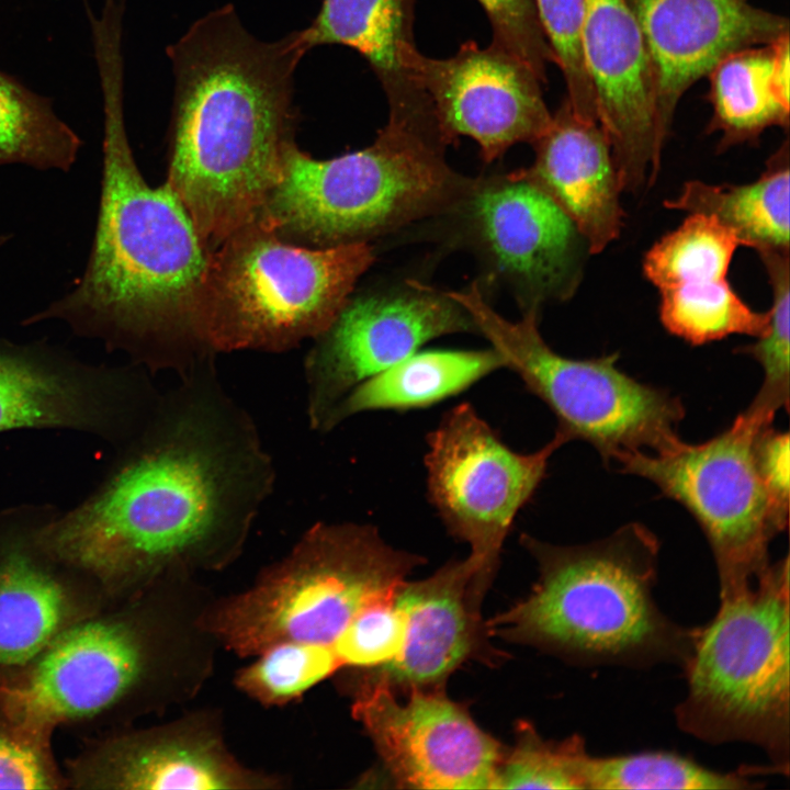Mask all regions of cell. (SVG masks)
Segmentation results:
<instances>
[{
	"label": "cell",
	"instance_id": "6da1fadb",
	"mask_svg": "<svg viewBox=\"0 0 790 790\" xmlns=\"http://www.w3.org/2000/svg\"><path fill=\"white\" fill-rule=\"evenodd\" d=\"M114 451L87 496L38 531L56 561L108 585L226 564L273 492L272 458L214 360L180 374Z\"/></svg>",
	"mask_w": 790,
	"mask_h": 790
},
{
	"label": "cell",
	"instance_id": "7a4b0ae2",
	"mask_svg": "<svg viewBox=\"0 0 790 790\" xmlns=\"http://www.w3.org/2000/svg\"><path fill=\"white\" fill-rule=\"evenodd\" d=\"M104 101L103 180L93 249L78 286L32 320L61 318L126 352L149 373L178 375L214 359L198 325L211 251L170 185L151 188L124 122V60L97 59Z\"/></svg>",
	"mask_w": 790,
	"mask_h": 790
},
{
	"label": "cell",
	"instance_id": "3957f363",
	"mask_svg": "<svg viewBox=\"0 0 790 790\" xmlns=\"http://www.w3.org/2000/svg\"><path fill=\"white\" fill-rule=\"evenodd\" d=\"M300 31L263 42L226 4L167 48L174 75L167 183L210 251L252 222L294 139Z\"/></svg>",
	"mask_w": 790,
	"mask_h": 790
},
{
	"label": "cell",
	"instance_id": "277c9868",
	"mask_svg": "<svg viewBox=\"0 0 790 790\" xmlns=\"http://www.w3.org/2000/svg\"><path fill=\"white\" fill-rule=\"evenodd\" d=\"M520 540L538 562L539 579L524 600L488 623L495 632L583 667L685 666L696 628L673 621L656 603L661 543L647 527L630 522L577 545Z\"/></svg>",
	"mask_w": 790,
	"mask_h": 790
},
{
	"label": "cell",
	"instance_id": "5b68a950",
	"mask_svg": "<svg viewBox=\"0 0 790 790\" xmlns=\"http://www.w3.org/2000/svg\"><path fill=\"white\" fill-rule=\"evenodd\" d=\"M438 125L388 117L369 147L328 160L295 140L256 219L280 238L327 248L439 211L469 188L448 167Z\"/></svg>",
	"mask_w": 790,
	"mask_h": 790
},
{
	"label": "cell",
	"instance_id": "8992f818",
	"mask_svg": "<svg viewBox=\"0 0 790 790\" xmlns=\"http://www.w3.org/2000/svg\"><path fill=\"white\" fill-rule=\"evenodd\" d=\"M422 563L371 524L318 522L255 586L219 606L206 625L229 650L257 656L292 643L332 675L335 650L359 614L395 595Z\"/></svg>",
	"mask_w": 790,
	"mask_h": 790
},
{
	"label": "cell",
	"instance_id": "52a82bcc",
	"mask_svg": "<svg viewBox=\"0 0 790 790\" xmlns=\"http://www.w3.org/2000/svg\"><path fill=\"white\" fill-rule=\"evenodd\" d=\"M789 555L748 587L719 597L715 616L696 628L681 668L678 727L704 743L759 747L776 774L789 775Z\"/></svg>",
	"mask_w": 790,
	"mask_h": 790
},
{
	"label": "cell",
	"instance_id": "ba28073f",
	"mask_svg": "<svg viewBox=\"0 0 790 790\" xmlns=\"http://www.w3.org/2000/svg\"><path fill=\"white\" fill-rule=\"evenodd\" d=\"M373 258L365 241L311 248L253 219L211 251L200 336L213 354L290 350L329 327Z\"/></svg>",
	"mask_w": 790,
	"mask_h": 790
},
{
	"label": "cell",
	"instance_id": "9c48e42d",
	"mask_svg": "<svg viewBox=\"0 0 790 790\" xmlns=\"http://www.w3.org/2000/svg\"><path fill=\"white\" fill-rule=\"evenodd\" d=\"M447 295L465 309L505 368L548 405L557 420L555 432L566 442L586 441L611 464L628 453H661L684 441L678 432L685 417L681 399L622 371L619 353L561 356L542 338L535 306L510 321L486 303L476 284Z\"/></svg>",
	"mask_w": 790,
	"mask_h": 790
},
{
	"label": "cell",
	"instance_id": "30bf717a",
	"mask_svg": "<svg viewBox=\"0 0 790 790\" xmlns=\"http://www.w3.org/2000/svg\"><path fill=\"white\" fill-rule=\"evenodd\" d=\"M766 426L742 411L707 441H682L661 453L632 452L616 462L621 472L653 483L698 522L714 558L719 597L755 582L771 563V541L788 527L789 509L774 499L755 460L754 440Z\"/></svg>",
	"mask_w": 790,
	"mask_h": 790
},
{
	"label": "cell",
	"instance_id": "8fae6325",
	"mask_svg": "<svg viewBox=\"0 0 790 790\" xmlns=\"http://www.w3.org/2000/svg\"><path fill=\"white\" fill-rule=\"evenodd\" d=\"M427 490L449 533L471 546L487 587L519 510L543 481L558 433L531 453L511 450L469 403L442 417L427 437Z\"/></svg>",
	"mask_w": 790,
	"mask_h": 790
},
{
	"label": "cell",
	"instance_id": "7c38bea8",
	"mask_svg": "<svg viewBox=\"0 0 790 790\" xmlns=\"http://www.w3.org/2000/svg\"><path fill=\"white\" fill-rule=\"evenodd\" d=\"M161 391L138 365H94L38 347L0 342V433L69 430L114 450L153 415Z\"/></svg>",
	"mask_w": 790,
	"mask_h": 790
},
{
	"label": "cell",
	"instance_id": "4fadbf2b",
	"mask_svg": "<svg viewBox=\"0 0 790 790\" xmlns=\"http://www.w3.org/2000/svg\"><path fill=\"white\" fill-rule=\"evenodd\" d=\"M476 331L470 315L447 293L418 285L410 292L347 300L314 338L304 360L306 415L323 432L337 404L358 384L449 334Z\"/></svg>",
	"mask_w": 790,
	"mask_h": 790
},
{
	"label": "cell",
	"instance_id": "5bb4252c",
	"mask_svg": "<svg viewBox=\"0 0 790 790\" xmlns=\"http://www.w3.org/2000/svg\"><path fill=\"white\" fill-rule=\"evenodd\" d=\"M409 691L402 704L386 684L361 682L352 706L399 787L497 789L500 744L443 693Z\"/></svg>",
	"mask_w": 790,
	"mask_h": 790
},
{
	"label": "cell",
	"instance_id": "9a60e30c",
	"mask_svg": "<svg viewBox=\"0 0 790 790\" xmlns=\"http://www.w3.org/2000/svg\"><path fill=\"white\" fill-rule=\"evenodd\" d=\"M405 67L428 95L445 143L469 136L486 161L517 143L533 144L552 123L538 76L492 44L482 48L467 41L448 58L415 47Z\"/></svg>",
	"mask_w": 790,
	"mask_h": 790
},
{
	"label": "cell",
	"instance_id": "2e32d148",
	"mask_svg": "<svg viewBox=\"0 0 790 790\" xmlns=\"http://www.w3.org/2000/svg\"><path fill=\"white\" fill-rule=\"evenodd\" d=\"M583 52L623 190L652 184L666 136L646 43L628 0H584Z\"/></svg>",
	"mask_w": 790,
	"mask_h": 790
},
{
	"label": "cell",
	"instance_id": "e0dca14e",
	"mask_svg": "<svg viewBox=\"0 0 790 790\" xmlns=\"http://www.w3.org/2000/svg\"><path fill=\"white\" fill-rule=\"evenodd\" d=\"M33 661L3 696L14 720L41 727L114 704L144 675L148 647L132 622L104 619L61 631Z\"/></svg>",
	"mask_w": 790,
	"mask_h": 790
},
{
	"label": "cell",
	"instance_id": "ac0fdd59",
	"mask_svg": "<svg viewBox=\"0 0 790 790\" xmlns=\"http://www.w3.org/2000/svg\"><path fill=\"white\" fill-rule=\"evenodd\" d=\"M740 246L713 217L692 213L650 248L643 273L659 292L666 330L695 346L765 331L768 313L752 309L727 280Z\"/></svg>",
	"mask_w": 790,
	"mask_h": 790
},
{
	"label": "cell",
	"instance_id": "d6986e66",
	"mask_svg": "<svg viewBox=\"0 0 790 790\" xmlns=\"http://www.w3.org/2000/svg\"><path fill=\"white\" fill-rule=\"evenodd\" d=\"M655 78L659 126L667 137L682 94L730 54L789 34L786 16L749 0H628Z\"/></svg>",
	"mask_w": 790,
	"mask_h": 790
},
{
	"label": "cell",
	"instance_id": "ffe728a7",
	"mask_svg": "<svg viewBox=\"0 0 790 790\" xmlns=\"http://www.w3.org/2000/svg\"><path fill=\"white\" fill-rule=\"evenodd\" d=\"M483 590L470 556L426 579L405 580L395 596L406 622L403 646L391 662L368 669L362 682L380 681L391 689L438 685L476 647Z\"/></svg>",
	"mask_w": 790,
	"mask_h": 790
},
{
	"label": "cell",
	"instance_id": "44dd1931",
	"mask_svg": "<svg viewBox=\"0 0 790 790\" xmlns=\"http://www.w3.org/2000/svg\"><path fill=\"white\" fill-rule=\"evenodd\" d=\"M506 179L483 188L475 198L485 242L499 267L538 297L569 296L588 251L584 238L546 193L526 180Z\"/></svg>",
	"mask_w": 790,
	"mask_h": 790
},
{
	"label": "cell",
	"instance_id": "7402d4cb",
	"mask_svg": "<svg viewBox=\"0 0 790 790\" xmlns=\"http://www.w3.org/2000/svg\"><path fill=\"white\" fill-rule=\"evenodd\" d=\"M532 145L533 165L508 177L546 193L572 219L589 253L601 252L619 237L624 218L623 187L602 127L577 115L565 98Z\"/></svg>",
	"mask_w": 790,
	"mask_h": 790
},
{
	"label": "cell",
	"instance_id": "603a6c76",
	"mask_svg": "<svg viewBox=\"0 0 790 790\" xmlns=\"http://www.w3.org/2000/svg\"><path fill=\"white\" fill-rule=\"evenodd\" d=\"M56 510L34 503L0 510V665L33 661L67 619L66 587L38 541L42 524Z\"/></svg>",
	"mask_w": 790,
	"mask_h": 790
},
{
	"label": "cell",
	"instance_id": "cb8c5ba5",
	"mask_svg": "<svg viewBox=\"0 0 790 790\" xmlns=\"http://www.w3.org/2000/svg\"><path fill=\"white\" fill-rule=\"evenodd\" d=\"M94 781L115 789H253L273 787L240 766L208 729L180 724L123 740L100 761Z\"/></svg>",
	"mask_w": 790,
	"mask_h": 790
},
{
	"label": "cell",
	"instance_id": "d4e9b609",
	"mask_svg": "<svg viewBox=\"0 0 790 790\" xmlns=\"http://www.w3.org/2000/svg\"><path fill=\"white\" fill-rule=\"evenodd\" d=\"M416 0H323L312 24L300 31L309 50L343 45L365 58L388 103V117L428 120L435 116L426 92L405 67L416 47Z\"/></svg>",
	"mask_w": 790,
	"mask_h": 790
},
{
	"label": "cell",
	"instance_id": "484cf974",
	"mask_svg": "<svg viewBox=\"0 0 790 790\" xmlns=\"http://www.w3.org/2000/svg\"><path fill=\"white\" fill-rule=\"evenodd\" d=\"M712 117L708 133L721 132L719 149L757 140L769 127L789 125V34L723 58L708 75Z\"/></svg>",
	"mask_w": 790,
	"mask_h": 790
},
{
	"label": "cell",
	"instance_id": "4316f807",
	"mask_svg": "<svg viewBox=\"0 0 790 790\" xmlns=\"http://www.w3.org/2000/svg\"><path fill=\"white\" fill-rule=\"evenodd\" d=\"M504 368L494 348L416 351L353 387L332 409L323 433L357 414L432 406Z\"/></svg>",
	"mask_w": 790,
	"mask_h": 790
},
{
	"label": "cell",
	"instance_id": "83f0119b",
	"mask_svg": "<svg viewBox=\"0 0 790 790\" xmlns=\"http://www.w3.org/2000/svg\"><path fill=\"white\" fill-rule=\"evenodd\" d=\"M789 143L769 158L759 178L746 184H710L691 180L665 201L670 210L713 217L741 246L757 252L789 249Z\"/></svg>",
	"mask_w": 790,
	"mask_h": 790
},
{
	"label": "cell",
	"instance_id": "f1b7e54d",
	"mask_svg": "<svg viewBox=\"0 0 790 790\" xmlns=\"http://www.w3.org/2000/svg\"><path fill=\"white\" fill-rule=\"evenodd\" d=\"M770 767L744 766L736 771H718L690 757L670 752H641L585 757V789H725L764 787L756 776Z\"/></svg>",
	"mask_w": 790,
	"mask_h": 790
},
{
	"label": "cell",
	"instance_id": "f546056e",
	"mask_svg": "<svg viewBox=\"0 0 790 790\" xmlns=\"http://www.w3.org/2000/svg\"><path fill=\"white\" fill-rule=\"evenodd\" d=\"M79 146L43 98L0 72V165L68 169Z\"/></svg>",
	"mask_w": 790,
	"mask_h": 790
},
{
	"label": "cell",
	"instance_id": "4dcf8cb0",
	"mask_svg": "<svg viewBox=\"0 0 790 790\" xmlns=\"http://www.w3.org/2000/svg\"><path fill=\"white\" fill-rule=\"evenodd\" d=\"M767 272L772 302L765 331L754 343L738 348L752 357L764 372L763 383L745 409L758 419L772 424L780 409L789 407V249H766L757 252Z\"/></svg>",
	"mask_w": 790,
	"mask_h": 790
},
{
	"label": "cell",
	"instance_id": "1f68e13d",
	"mask_svg": "<svg viewBox=\"0 0 790 790\" xmlns=\"http://www.w3.org/2000/svg\"><path fill=\"white\" fill-rule=\"evenodd\" d=\"M587 754L580 735L546 741L522 722L515 747L500 764L497 789H585L583 766Z\"/></svg>",
	"mask_w": 790,
	"mask_h": 790
},
{
	"label": "cell",
	"instance_id": "d6a6232c",
	"mask_svg": "<svg viewBox=\"0 0 790 790\" xmlns=\"http://www.w3.org/2000/svg\"><path fill=\"white\" fill-rule=\"evenodd\" d=\"M534 3L566 83V100L577 115L598 122L596 94L583 52L584 0H534Z\"/></svg>",
	"mask_w": 790,
	"mask_h": 790
},
{
	"label": "cell",
	"instance_id": "836d02e7",
	"mask_svg": "<svg viewBox=\"0 0 790 790\" xmlns=\"http://www.w3.org/2000/svg\"><path fill=\"white\" fill-rule=\"evenodd\" d=\"M395 596L369 606L353 621L335 650L338 669L347 666L372 669L397 656L406 622Z\"/></svg>",
	"mask_w": 790,
	"mask_h": 790
},
{
	"label": "cell",
	"instance_id": "e575fe53",
	"mask_svg": "<svg viewBox=\"0 0 790 790\" xmlns=\"http://www.w3.org/2000/svg\"><path fill=\"white\" fill-rule=\"evenodd\" d=\"M492 27L490 44L528 65L542 83L556 64L533 0H477Z\"/></svg>",
	"mask_w": 790,
	"mask_h": 790
},
{
	"label": "cell",
	"instance_id": "d590c367",
	"mask_svg": "<svg viewBox=\"0 0 790 790\" xmlns=\"http://www.w3.org/2000/svg\"><path fill=\"white\" fill-rule=\"evenodd\" d=\"M789 432L772 425L761 428L754 440L757 469L774 499L789 509L790 448Z\"/></svg>",
	"mask_w": 790,
	"mask_h": 790
},
{
	"label": "cell",
	"instance_id": "8d00e7d4",
	"mask_svg": "<svg viewBox=\"0 0 790 790\" xmlns=\"http://www.w3.org/2000/svg\"><path fill=\"white\" fill-rule=\"evenodd\" d=\"M52 781L34 747L0 734V789H47Z\"/></svg>",
	"mask_w": 790,
	"mask_h": 790
},
{
	"label": "cell",
	"instance_id": "74e56055",
	"mask_svg": "<svg viewBox=\"0 0 790 790\" xmlns=\"http://www.w3.org/2000/svg\"><path fill=\"white\" fill-rule=\"evenodd\" d=\"M0 244H1V239H0Z\"/></svg>",
	"mask_w": 790,
	"mask_h": 790
}]
</instances>
